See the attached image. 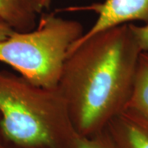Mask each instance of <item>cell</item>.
<instances>
[{
	"label": "cell",
	"instance_id": "1",
	"mask_svg": "<svg viewBox=\"0 0 148 148\" xmlns=\"http://www.w3.org/2000/svg\"><path fill=\"white\" fill-rule=\"evenodd\" d=\"M142 52L132 23L100 32L69 52L58 87L77 134L104 131L127 109Z\"/></svg>",
	"mask_w": 148,
	"mask_h": 148
},
{
	"label": "cell",
	"instance_id": "10",
	"mask_svg": "<svg viewBox=\"0 0 148 148\" xmlns=\"http://www.w3.org/2000/svg\"><path fill=\"white\" fill-rule=\"evenodd\" d=\"M15 32L12 28L7 25L5 22L0 20V41L7 39Z\"/></svg>",
	"mask_w": 148,
	"mask_h": 148
},
{
	"label": "cell",
	"instance_id": "7",
	"mask_svg": "<svg viewBox=\"0 0 148 148\" xmlns=\"http://www.w3.org/2000/svg\"><path fill=\"white\" fill-rule=\"evenodd\" d=\"M127 109L148 119V50L140 53L132 95Z\"/></svg>",
	"mask_w": 148,
	"mask_h": 148
},
{
	"label": "cell",
	"instance_id": "3",
	"mask_svg": "<svg viewBox=\"0 0 148 148\" xmlns=\"http://www.w3.org/2000/svg\"><path fill=\"white\" fill-rule=\"evenodd\" d=\"M84 32L79 21L42 12L33 29L0 41V62L33 84L57 88L69 49Z\"/></svg>",
	"mask_w": 148,
	"mask_h": 148
},
{
	"label": "cell",
	"instance_id": "4",
	"mask_svg": "<svg viewBox=\"0 0 148 148\" xmlns=\"http://www.w3.org/2000/svg\"><path fill=\"white\" fill-rule=\"evenodd\" d=\"M91 11L97 18L89 30L71 46L69 52L87 39L100 32L124 24L143 21L148 23V0H103L100 3L85 7H73L67 11Z\"/></svg>",
	"mask_w": 148,
	"mask_h": 148
},
{
	"label": "cell",
	"instance_id": "8",
	"mask_svg": "<svg viewBox=\"0 0 148 148\" xmlns=\"http://www.w3.org/2000/svg\"><path fill=\"white\" fill-rule=\"evenodd\" d=\"M68 148H118L107 129L92 136H82L77 133Z\"/></svg>",
	"mask_w": 148,
	"mask_h": 148
},
{
	"label": "cell",
	"instance_id": "13",
	"mask_svg": "<svg viewBox=\"0 0 148 148\" xmlns=\"http://www.w3.org/2000/svg\"><path fill=\"white\" fill-rule=\"evenodd\" d=\"M0 139H3V138H2V136H1V132H0Z\"/></svg>",
	"mask_w": 148,
	"mask_h": 148
},
{
	"label": "cell",
	"instance_id": "5",
	"mask_svg": "<svg viewBox=\"0 0 148 148\" xmlns=\"http://www.w3.org/2000/svg\"><path fill=\"white\" fill-rule=\"evenodd\" d=\"M118 148H148V119L126 109L106 128Z\"/></svg>",
	"mask_w": 148,
	"mask_h": 148
},
{
	"label": "cell",
	"instance_id": "11",
	"mask_svg": "<svg viewBox=\"0 0 148 148\" xmlns=\"http://www.w3.org/2000/svg\"><path fill=\"white\" fill-rule=\"evenodd\" d=\"M53 0H35V6L37 12L39 14H41L43 11L50 6Z\"/></svg>",
	"mask_w": 148,
	"mask_h": 148
},
{
	"label": "cell",
	"instance_id": "12",
	"mask_svg": "<svg viewBox=\"0 0 148 148\" xmlns=\"http://www.w3.org/2000/svg\"><path fill=\"white\" fill-rule=\"evenodd\" d=\"M0 148H9L6 146L5 142L3 139H0Z\"/></svg>",
	"mask_w": 148,
	"mask_h": 148
},
{
	"label": "cell",
	"instance_id": "2",
	"mask_svg": "<svg viewBox=\"0 0 148 148\" xmlns=\"http://www.w3.org/2000/svg\"><path fill=\"white\" fill-rule=\"evenodd\" d=\"M0 132L15 148H68L76 135L60 90L0 70Z\"/></svg>",
	"mask_w": 148,
	"mask_h": 148
},
{
	"label": "cell",
	"instance_id": "6",
	"mask_svg": "<svg viewBox=\"0 0 148 148\" xmlns=\"http://www.w3.org/2000/svg\"><path fill=\"white\" fill-rule=\"evenodd\" d=\"M37 12L35 0H0V20L14 31L26 32L36 27Z\"/></svg>",
	"mask_w": 148,
	"mask_h": 148
},
{
	"label": "cell",
	"instance_id": "9",
	"mask_svg": "<svg viewBox=\"0 0 148 148\" xmlns=\"http://www.w3.org/2000/svg\"><path fill=\"white\" fill-rule=\"evenodd\" d=\"M132 27L138 39L142 51L148 50V23L142 26L132 23Z\"/></svg>",
	"mask_w": 148,
	"mask_h": 148
}]
</instances>
